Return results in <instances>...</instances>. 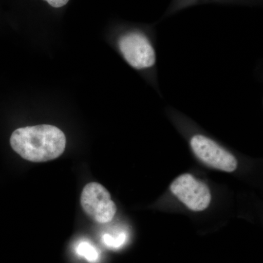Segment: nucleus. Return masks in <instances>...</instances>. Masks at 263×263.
Wrapping results in <instances>:
<instances>
[{
  "label": "nucleus",
  "instance_id": "f257e3e1",
  "mask_svg": "<svg viewBox=\"0 0 263 263\" xmlns=\"http://www.w3.org/2000/svg\"><path fill=\"white\" fill-rule=\"evenodd\" d=\"M115 43L124 61L163 98L158 80L156 24H136L124 28L118 33Z\"/></svg>",
  "mask_w": 263,
  "mask_h": 263
},
{
  "label": "nucleus",
  "instance_id": "f03ea898",
  "mask_svg": "<svg viewBox=\"0 0 263 263\" xmlns=\"http://www.w3.org/2000/svg\"><path fill=\"white\" fill-rule=\"evenodd\" d=\"M12 148L24 160L34 162L55 160L65 152L66 137L48 124L18 128L10 137Z\"/></svg>",
  "mask_w": 263,
  "mask_h": 263
},
{
  "label": "nucleus",
  "instance_id": "7ed1b4c3",
  "mask_svg": "<svg viewBox=\"0 0 263 263\" xmlns=\"http://www.w3.org/2000/svg\"><path fill=\"white\" fill-rule=\"evenodd\" d=\"M189 145L194 155L209 167L228 173L233 172L238 167L235 156L207 135L202 133L190 135Z\"/></svg>",
  "mask_w": 263,
  "mask_h": 263
},
{
  "label": "nucleus",
  "instance_id": "20e7f679",
  "mask_svg": "<svg viewBox=\"0 0 263 263\" xmlns=\"http://www.w3.org/2000/svg\"><path fill=\"white\" fill-rule=\"evenodd\" d=\"M81 205L91 219L100 224L112 221L117 211L108 190L97 182L89 183L84 186Z\"/></svg>",
  "mask_w": 263,
  "mask_h": 263
},
{
  "label": "nucleus",
  "instance_id": "39448f33",
  "mask_svg": "<svg viewBox=\"0 0 263 263\" xmlns=\"http://www.w3.org/2000/svg\"><path fill=\"white\" fill-rule=\"evenodd\" d=\"M171 193L193 212H202L209 206L212 194L205 183L193 175H181L171 185Z\"/></svg>",
  "mask_w": 263,
  "mask_h": 263
},
{
  "label": "nucleus",
  "instance_id": "423d86ee",
  "mask_svg": "<svg viewBox=\"0 0 263 263\" xmlns=\"http://www.w3.org/2000/svg\"><path fill=\"white\" fill-rule=\"evenodd\" d=\"M262 3L263 0H172L159 22L197 5L217 4L255 7L262 6Z\"/></svg>",
  "mask_w": 263,
  "mask_h": 263
},
{
  "label": "nucleus",
  "instance_id": "0eeeda50",
  "mask_svg": "<svg viewBox=\"0 0 263 263\" xmlns=\"http://www.w3.org/2000/svg\"><path fill=\"white\" fill-rule=\"evenodd\" d=\"M127 235L124 232L115 233H105L102 237V241L105 247L111 249L122 248L127 243Z\"/></svg>",
  "mask_w": 263,
  "mask_h": 263
},
{
  "label": "nucleus",
  "instance_id": "6e6552de",
  "mask_svg": "<svg viewBox=\"0 0 263 263\" xmlns=\"http://www.w3.org/2000/svg\"><path fill=\"white\" fill-rule=\"evenodd\" d=\"M76 253L91 263L98 262L100 258L98 249L88 241H81L79 243L76 247Z\"/></svg>",
  "mask_w": 263,
  "mask_h": 263
},
{
  "label": "nucleus",
  "instance_id": "1a4fd4ad",
  "mask_svg": "<svg viewBox=\"0 0 263 263\" xmlns=\"http://www.w3.org/2000/svg\"><path fill=\"white\" fill-rule=\"evenodd\" d=\"M53 8H61L68 3L69 0H45Z\"/></svg>",
  "mask_w": 263,
  "mask_h": 263
}]
</instances>
